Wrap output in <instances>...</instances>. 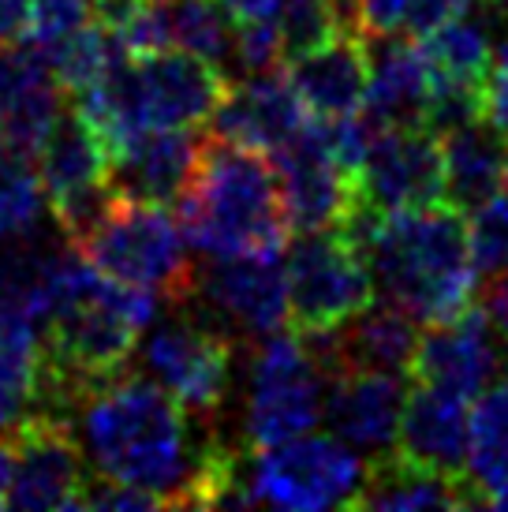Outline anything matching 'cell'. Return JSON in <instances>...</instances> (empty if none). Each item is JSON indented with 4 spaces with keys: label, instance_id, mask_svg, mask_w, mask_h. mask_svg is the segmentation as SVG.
I'll use <instances>...</instances> for the list:
<instances>
[{
    "label": "cell",
    "instance_id": "obj_5",
    "mask_svg": "<svg viewBox=\"0 0 508 512\" xmlns=\"http://www.w3.org/2000/svg\"><path fill=\"white\" fill-rule=\"evenodd\" d=\"M288 277V329L303 337L329 333L367 311L378 288L363 247L340 228L303 232L284 258Z\"/></svg>",
    "mask_w": 508,
    "mask_h": 512
},
{
    "label": "cell",
    "instance_id": "obj_28",
    "mask_svg": "<svg viewBox=\"0 0 508 512\" xmlns=\"http://www.w3.org/2000/svg\"><path fill=\"white\" fill-rule=\"evenodd\" d=\"M172 49H187L217 68L236 64V19L221 0H165Z\"/></svg>",
    "mask_w": 508,
    "mask_h": 512
},
{
    "label": "cell",
    "instance_id": "obj_18",
    "mask_svg": "<svg viewBox=\"0 0 508 512\" xmlns=\"http://www.w3.org/2000/svg\"><path fill=\"white\" fill-rule=\"evenodd\" d=\"M404 460L430 468L449 479L467 475V453H471V412L467 400L445 393L438 385L408 382L404 412H400V434L396 449ZM467 483V479H464Z\"/></svg>",
    "mask_w": 508,
    "mask_h": 512
},
{
    "label": "cell",
    "instance_id": "obj_10",
    "mask_svg": "<svg viewBox=\"0 0 508 512\" xmlns=\"http://www.w3.org/2000/svg\"><path fill=\"white\" fill-rule=\"evenodd\" d=\"M15 468L8 509H83L86 453L68 415L34 412L12 434Z\"/></svg>",
    "mask_w": 508,
    "mask_h": 512
},
{
    "label": "cell",
    "instance_id": "obj_22",
    "mask_svg": "<svg viewBox=\"0 0 508 512\" xmlns=\"http://www.w3.org/2000/svg\"><path fill=\"white\" fill-rule=\"evenodd\" d=\"M113 154L101 131L79 113V105H64L57 124L49 128L45 143L38 146V176H42L49 206L79 199L94 187L109 184Z\"/></svg>",
    "mask_w": 508,
    "mask_h": 512
},
{
    "label": "cell",
    "instance_id": "obj_11",
    "mask_svg": "<svg viewBox=\"0 0 508 512\" xmlns=\"http://www.w3.org/2000/svg\"><path fill=\"white\" fill-rule=\"evenodd\" d=\"M355 180V202L370 214H396L415 206L445 202L441 139L423 124L415 128H378Z\"/></svg>",
    "mask_w": 508,
    "mask_h": 512
},
{
    "label": "cell",
    "instance_id": "obj_16",
    "mask_svg": "<svg viewBox=\"0 0 508 512\" xmlns=\"http://www.w3.org/2000/svg\"><path fill=\"white\" fill-rule=\"evenodd\" d=\"M408 382L411 378L404 374H385V370H344L329 378L322 404L329 434L370 456L393 453Z\"/></svg>",
    "mask_w": 508,
    "mask_h": 512
},
{
    "label": "cell",
    "instance_id": "obj_29",
    "mask_svg": "<svg viewBox=\"0 0 508 512\" xmlns=\"http://www.w3.org/2000/svg\"><path fill=\"white\" fill-rule=\"evenodd\" d=\"M467 247H471V266L479 277L486 281L508 277V184L471 210Z\"/></svg>",
    "mask_w": 508,
    "mask_h": 512
},
{
    "label": "cell",
    "instance_id": "obj_4",
    "mask_svg": "<svg viewBox=\"0 0 508 512\" xmlns=\"http://www.w3.org/2000/svg\"><path fill=\"white\" fill-rule=\"evenodd\" d=\"M79 251L94 262L98 273L124 285L150 288L165 303H180L195 281L191 243L180 217L169 206H150V202H131L116 195L113 210L79 243Z\"/></svg>",
    "mask_w": 508,
    "mask_h": 512
},
{
    "label": "cell",
    "instance_id": "obj_35",
    "mask_svg": "<svg viewBox=\"0 0 508 512\" xmlns=\"http://www.w3.org/2000/svg\"><path fill=\"white\" fill-rule=\"evenodd\" d=\"M355 23L367 38L381 34H396L404 30V15H408V0H352Z\"/></svg>",
    "mask_w": 508,
    "mask_h": 512
},
{
    "label": "cell",
    "instance_id": "obj_30",
    "mask_svg": "<svg viewBox=\"0 0 508 512\" xmlns=\"http://www.w3.org/2000/svg\"><path fill=\"white\" fill-rule=\"evenodd\" d=\"M281 38H284V60L307 53L314 45H322L325 38H333L340 27L333 0H281Z\"/></svg>",
    "mask_w": 508,
    "mask_h": 512
},
{
    "label": "cell",
    "instance_id": "obj_26",
    "mask_svg": "<svg viewBox=\"0 0 508 512\" xmlns=\"http://www.w3.org/2000/svg\"><path fill=\"white\" fill-rule=\"evenodd\" d=\"M42 53L68 98L90 94V90L105 83L120 64L131 60L124 38H120V30L105 27L101 19L98 23H86L83 30H75L68 38H60L57 45H45Z\"/></svg>",
    "mask_w": 508,
    "mask_h": 512
},
{
    "label": "cell",
    "instance_id": "obj_38",
    "mask_svg": "<svg viewBox=\"0 0 508 512\" xmlns=\"http://www.w3.org/2000/svg\"><path fill=\"white\" fill-rule=\"evenodd\" d=\"M479 303L486 307V314H490V322H494L497 333L508 341V277H497V281H490V285H486V292L479 296Z\"/></svg>",
    "mask_w": 508,
    "mask_h": 512
},
{
    "label": "cell",
    "instance_id": "obj_12",
    "mask_svg": "<svg viewBox=\"0 0 508 512\" xmlns=\"http://www.w3.org/2000/svg\"><path fill=\"white\" fill-rule=\"evenodd\" d=\"M232 79L225 68L187 49H161L131 57V94L142 131L150 128H202L228 98Z\"/></svg>",
    "mask_w": 508,
    "mask_h": 512
},
{
    "label": "cell",
    "instance_id": "obj_17",
    "mask_svg": "<svg viewBox=\"0 0 508 512\" xmlns=\"http://www.w3.org/2000/svg\"><path fill=\"white\" fill-rule=\"evenodd\" d=\"M311 120L307 105L299 101L296 86L284 68L247 75L240 86L232 83L221 109L210 116V135L236 146H251L273 154L284 146L303 124Z\"/></svg>",
    "mask_w": 508,
    "mask_h": 512
},
{
    "label": "cell",
    "instance_id": "obj_8",
    "mask_svg": "<svg viewBox=\"0 0 508 512\" xmlns=\"http://www.w3.org/2000/svg\"><path fill=\"white\" fill-rule=\"evenodd\" d=\"M363 479L367 464L333 434H299L273 449H258L251 464L254 501L269 509H355Z\"/></svg>",
    "mask_w": 508,
    "mask_h": 512
},
{
    "label": "cell",
    "instance_id": "obj_3",
    "mask_svg": "<svg viewBox=\"0 0 508 512\" xmlns=\"http://www.w3.org/2000/svg\"><path fill=\"white\" fill-rule=\"evenodd\" d=\"M176 210L187 243L210 258L281 255L292 240L273 157L213 135H206L195 180Z\"/></svg>",
    "mask_w": 508,
    "mask_h": 512
},
{
    "label": "cell",
    "instance_id": "obj_27",
    "mask_svg": "<svg viewBox=\"0 0 508 512\" xmlns=\"http://www.w3.org/2000/svg\"><path fill=\"white\" fill-rule=\"evenodd\" d=\"M419 49L430 68V83H467L486 86L494 72V45L482 23L475 19H452L434 34L419 38Z\"/></svg>",
    "mask_w": 508,
    "mask_h": 512
},
{
    "label": "cell",
    "instance_id": "obj_13",
    "mask_svg": "<svg viewBox=\"0 0 508 512\" xmlns=\"http://www.w3.org/2000/svg\"><path fill=\"white\" fill-rule=\"evenodd\" d=\"M269 157L281 176L284 210H288L292 232L337 228L348 217V210L355 206V180L340 169V161L329 150L325 120L311 116Z\"/></svg>",
    "mask_w": 508,
    "mask_h": 512
},
{
    "label": "cell",
    "instance_id": "obj_19",
    "mask_svg": "<svg viewBox=\"0 0 508 512\" xmlns=\"http://www.w3.org/2000/svg\"><path fill=\"white\" fill-rule=\"evenodd\" d=\"M284 72L318 120L359 113L370 83V38L359 30H337L322 45L284 60Z\"/></svg>",
    "mask_w": 508,
    "mask_h": 512
},
{
    "label": "cell",
    "instance_id": "obj_7",
    "mask_svg": "<svg viewBox=\"0 0 508 512\" xmlns=\"http://www.w3.org/2000/svg\"><path fill=\"white\" fill-rule=\"evenodd\" d=\"M240 341L184 307L180 318L150 326L142 374H150L191 419H213L232 393Z\"/></svg>",
    "mask_w": 508,
    "mask_h": 512
},
{
    "label": "cell",
    "instance_id": "obj_21",
    "mask_svg": "<svg viewBox=\"0 0 508 512\" xmlns=\"http://www.w3.org/2000/svg\"><path fill=\"white\" fill-rule=\"evenodd\" d=\"M430 101V68L419 42L408 34L370 38V83L363 113L378 128H415L423 124Z\"/></svg>",
    "mask_w": 508,
    "mask_h": 512
},
{
    "label": "cell",
    "instance_id": "obj_40",
    "mask_svg": "<svg viewBox=\"0 0 508 512\" xmlns=\"http://www.w3.org/2000/svg\"><path fill=\"white\" fill-rule=\"evenodd\" d=\"M12 468H15L12 438H0V509L8 505V490H12Z\"/></svg>",
    "mask_w": 508,
    "mask_h": 512
},
{
    "label": "cell",
    "instance_id": "obj_24",
    "mask_svg": "<svg viewBox=\"0 0 508 512\" xmlns=\"http://www.w3.org/2000/svg\"><path fill=\"white\" fill-rule=\"evenodd\" d=\"M475 498L464 479L419 468L400 453L370 456L355 509H471Z\"/></svg>",
    "mask_w": 508,
    "mask_h": 512
},
{
    "label": "cell",
    "instance_id": "obj_1",
    "mask_svg": "<svg viewBox=\"0 0 508 512\" xmlns=\"http://www.w3.org/2000/svg\"><path fill=\"white\" fill-rule=\"evenodd\" d=\"M68 419L101 479L142 486L157 494L165 509H191L213 438H198L191 415L150 374L127 367L86 389Z\"/></svg>",
    "mask_w": 508,
    "mask_h": 512
},
{
    "label": "cell",
    "instance_id": "obj_37",
    "mask_svg": "<svg viewBox=\"0 0 508 512\" xmlns=\"http://www.w3.org/2000/svg\"><path fill=\"white\" fill-rule=\"evenodd\" d=\"M30 38V0H0V45Z\"/></svg>",
    "mask_w": 508,
    "mask_h": 512
},
{
    "label": "cell",
    "instance_id": "obj_36",
    "mask_svg": "<svg viewBox=\"0 0 508 512\" xmlns=\"http://www.w3.org/2000/svg\"><path fill=\"white\" fill-rule=\"evenodd\" d=\"M486 120L508 139V38L494 53V72L486 83Z\"/></svg>",
    "mask_w": 508,
    "mask_h": 512
},
{
    "label": "cell",
    "instance_id": "obj_6",
    "mask_svg": "<svg viewBox=\"0 0 508 512\" xmlns=\"http://www.w3.org/2000/svg\"><path fill=\"white\" fill-rule=\"evenodd\" d=\"M325 385L329 382L318 359L311 356V348L296 329L288 333L281 329L258 341L251 385H247V412H243L247 445L258 453L299 434H311L322 419Z\"/></svg>",
    "mask_w": 508,
    "mask_h": 512
},
{
    "label": "cell",
    "instance_id": "obj_41",
    "mask_svg": "<svg viewBox=\"0 0 508 512\" xmlns=\"http://www.w3.org/2000/svg\"><path fill=\"white\" fill-rule=\"evenodd\" d=\"M482 4H486V8H505L508 0H482Z\"/></svg>",
    "mask_w": 508,
    "mask_h": 512
},
{
    "label": "cell",
    "instance_id": "obj_14",
    "mask_svg": "<svg viewBox=\"0 0 508 512\" xmlns=\"http://www.w3.org/2000/svg\"><path fill=\"white\" fill-rule=\"evenodd\" d=\"M501 333L479 299L449 322L423 329V341L411 363V382L438 385L445 393L475 400L501 374Z\"/></svg>",
    "mask_w": 508,
    "mask_h": 512
},
{
    "label": "cell",
    "instance_id": "obj_33",
    "mask_svg": "<svg viewBox=\"0 0 508 512\" xmlns=\"http://www.w3.org/2000/svg\"><path fill=\"white\" fill-rule=\"evenodd\" d=\"M83 509H105V512H146V509H165L157 494L142 490V486H127L116 483V479H98V483H86V498Z\"/></svg>",
    "mask_w": 508,
    "mask_h": 512
},
{
    "label": "cell",
    "instance_id": "obj_25",
    "mask_svg": "<svg viewBox=\"0 0 508 512\" xmlns=\"http://www.w3.org/2000/svg\"><path fill=\"white\" fill-rule=\"evenodd\" d=\"M464 479L475 505L508 509V363L475 397Z\"/></svg>",
    "mask_w": 508,
    "mask_h": 512
},
{
    "label": "cell",
    "instance_id": "obj_34",
    "mask_svg": "<svg viewBox=\"0 0 508 512\" xmlns=\"http://www.w3.org/2000/svg\"><path fill=\"white\" fill-rule=\"evenodd\" d=\"M471 4H475V0H408L404 34L419 42V38L434 34V30L445 27V23H452V19L467 15L471 12Z\"/></svg>",
    "mask_w": 508,
    "mask_h": 512
},
{
    "label": "cell",
    "instance_id": "obj_39",
    "mask_svg": "<svg viewBox=\"0 0 508 512\" xmlns=\"http://www.w3.org/2000/svg\"><path fill=\"white\" fill-rule=\"evenodd\" d=\"M139 4H146V0H90V8H94V15L105 27H120Z\"/></svg>",
    "mask_w": 508,
    "mask_h": 512
},
{
    "label": "cell",
    "instance_id": "obj_15",
    "mask_svg": "<svg viewBox=\"0 0 508 512\" xmlns=\"http://www.w3.org/2000/svg\"><path fill=\"white\" fill-rule=\"evenodd\" d=\"M206 135L195 128H150L113 154L109 184L120 199L176 210L195 180Z\"/></svg>",
    "mask_w": 508,
    "mask_h": 512
},
{
    "label": "cell",
    "instance_id": "obj_32",
    "mask_svg": "<svg viewBox=\"0 0 508 512\" xmlns=\"http://www.w3.org/2000/svg\"><path fill=\"white\" fill-rule=\"evenodd\" d=\"M90 0H30V42L45 49L90 23Z\"/></svg>",
    "mask_w": 508,
    "mask_h": 512
},
{
    "label": "cell",
    "instance_id": "obj_2",
    "mask_svg": "<svg viewBox=\"0 0 508 512\" xmlns=\"http://www.w3.org/2000/svg\"><path fill=\"white\" fill-rule=\"evenodd\" d=\"M374 288L419 322H449L475 303V266L464 214L449 202L374 217L359 240Z\"/></svg>",
    "mask_w": 508,
    "mask_h": 512
},
{
    "label": "cell",
    "instance_id": "obj_20",
    "mask_svg": "<svg viewBox=\"0 0 508 512\" xmlns=\"http://www.w3.org/2000/svg\"><path fill=\"white\" fill-rule=\"evenodd\" d=\"M64 105V86L38 45L30 38L0 45V139L38 157Z\"/></svg>",
    "mask_w": 508,
    "mask_h": 512
},
{
    "label": "cell",
    "instance_id": "obj_9",
    "mask_svg": "<svg viewBox=\"0 0 508 512\" xmlns=\"http://www.w3.org/2000/svg\"><path fill=\"white\" fill-rule=\"evenodd\" d=\"M176 307L225 329L236 341H266L288 326V277L281 255H217L195 266V281Z\"/></svg>",
    "mask_w": 508,
    "mask_h": 512
},
{
    "label": "cell",
    "instance_id": "obj_23",
    "mask_svg": "<svg viewBox=\"0 0 508 512\" xmlns=\"http://www.w3.org/2000/svg\"><path fill=\"white\" fill-rule=\"evenodd\" d=\"M441 169H445V202L460 214H471L508 184L505 135L486 116L441 135Z\"/></svg>",
    "mask_w": 508,
    "mask_h": 512
},
{
    "label": "cell",
    "instance_id": "obj_31",
    "mask_svg": "<svg viewBox=\"0 0 508 512\" xmlns=\"http://www.w3.org/2000/svg\"><path fill=\"white\" fill-rule=\"evenodd\" d=\"M236 68L243 75L284 68V38L277 15L236 19Z\"/></svg>",
    "mask_w": 508,
    "mask_h": 512
}]
</instances>
